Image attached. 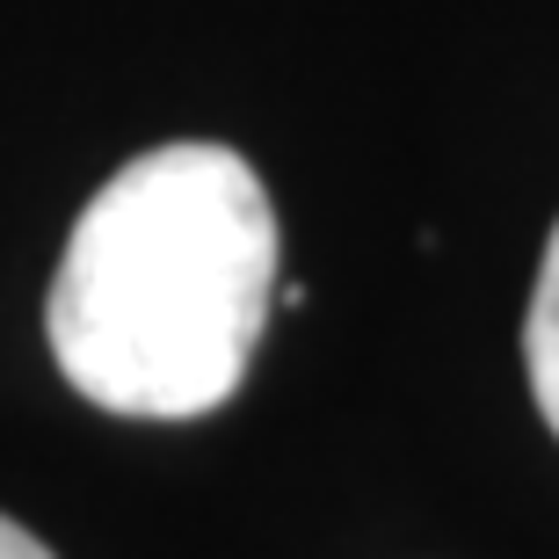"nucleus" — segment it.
<instances>
[{
  "label": "nucleus",
  "instance_id": "obj_1",
  "mask_svg": "<svg viewBox=\"0 0 559 559\" xmlns=\"http://www.w3.org/2000/svg\"><path fill=\"white\" fill-rule=\"evenodd\" d=\"M276 306V204L233 145L175 139L117 167L51 276V356L131 421H197L248 378Z\"/></svg>",
  "mask_w": 559,
  "mask_h": 559
},
{
  "label": "nucleus",
  "instance_id": "obj_2",
  "mask_svg": "<svg viewBox=\"0 0 559 559\" xmlns=\"http://www.w3.org/2000/svg\"><path fill=\"white\" fill-rule=\"evenodd\" d=\"M523 364H531V393H538L545 429L559 436V226H552V240H545V270H538V290H531Z\"/></svg>",
  "mask_w": 559,
  "mask_h": 559
},
{
  "label": "nucleus",
  "instance_id": "obj_3",
  "mask_svg": "<svg viewBox=\"0 0 559 559\" xmlns=\"http://www.w3.org/2000/svg\"><path fill=\"white\" fill-rule=\"evenodd\" d=\"M0 559H51V545L44 538H29L15 516H0Z\"/></svg>",
  "mask_w": 559,
  "mask_h": 559
}]
</instances>
